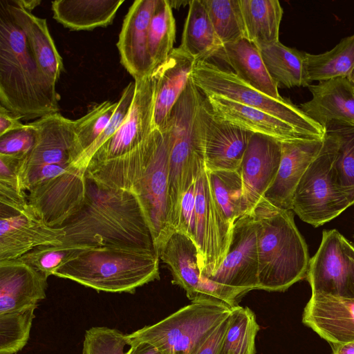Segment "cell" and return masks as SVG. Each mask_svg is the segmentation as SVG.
Returning a JSON list of instances; mask_svg holds the SVG:
<instances>
[{
  "label": "cell",
  "instance_id": "1",
  "mask_svg": "<svg viewBox=\"0 0 354 354\" xmlns=\"http://www.w3.org/2000/svg\"><path fill=\"white\" fill-rule=\"evenodd\" d=\"M171 124L155 129L129 151L94 164L86 178L97 185L132 192L145 214L154 245L159 248L175 231L171 225L169 193Z\"/></svg>",
  "mask_w": 354,
  "mask_h": 354
},
{
  "label": "cell",
  "instance_id": "2",
  "mask_svg": "<svg viewBox=\"0 0 354 354\" xmlns=\"http://www.w3.org/2000/svg\"><path fill=\"white\" fill-rule=\"evenodd\" d=\"M87 180L80 209L64 225V243L86 248H124L157 251L145 214L131 192Z\"/></svg>",
  "mask_w": 354,
  "mask_h": 354
},
{
  "label": "cell",
  "instance_id": "3",
  "mask_svg": "<svg viewBox=\"0 0 354 354\" xmlns=\"http://www.w3.org/2000/svg\"><path fill=\"white\" fill-rule=\"evenodd\" d=\"M60 95L0 0V105L20 120L59 113Z\"/></svg>",
  "mask_w": 354,
  "mask_h": 354
},
{
  "label": "cell",
  "instance_id": "4",
  "mask_svg": "<svg viewBox=\"0 0 354 354\" xmlns=\"http://www.w3.org/2000/svg\"><path fill=\"white\" fill-rule=\"evenodd\" d=\"M257 225L259 289L283 292L306 278L310 257L292 210L264 198L252 212Z\"/></svg>",
  "mask_w": 354,
  "mask_h": 354
},
{
  "label": "cell",
  "instance_id": "5",
  "mask_svg": "<svg viewBox=\"0 0 354 354\" xmlns=\"http://www.w3.org/2000/svg\"><path fill=\"white\" fill-rule=\"evenodd\" d=\"M156 251L95 248L82 250L53 274L97 292L135 293L136 289L160 279Z\"/></svg>",
  "mask_w": 354,
  "mask_h": 354
},
{
  "label": "cell",
  "instance_id": "6",
  "mask_svg": "<svg viewBox=\"0 0 354 354\" xmlns=\"http://www.w3.org/2000/svg\"><path fill=\"white\" fill-rule=\"evenodd\" d=\"M203 97V93L189 77L169 119V193L174 230L183 195L205 166L203 129L200 116Z\"/></svg>",
  "mask_w": 354,
  "mask_h": 354
},
{
  "label": "cell",
  "instance_id": "7",
  "mask_svg": "<svg viewBox=\"0 0 354 354\" xmlns=\"http://www.w3.org/2000/svg\"><path fill=\"white\" fill-rule=\"evenodd\" d=\"M190 77L204 95H215L265 111L293 126L311 140H322L324 128L289 99L271 97L252 87L234 72L209 62H197Z\"/></svg>",
  "mask_w": 354,
  "mask_h": 354
},
{
  "label": "cell",
  "instance_id": "8",
  "mask_svg": "<svg viewBox=\"0 0 354 354\" xmlns=\"http://www.w3.org/2000/svg\"><path fill=\"white\" fill-rule=\"evenodd\" d=\"M232 309L212 303L192 302L128 336L131 340L153 345L163 354H195Z\"/></svg>",
  "mask_w": 354,
  "mask_h": 354
},
{
  "label": "cell",
  "instance_id": "9",
  "mask_svg": "<svg viewBox=\"0 0 354 354\" xmlns=\"http://www.w3.org/2000/svg\"><path fill=\"white\" fill-rule=\"evenodd\" d=\"M325 131L323 146L299 180L292 203V211L314 227L333 220L351 206L333 175L336 138Z\"/></svg>",
  "mask_w": 354,
  "mask_h": 354
},
{
  "label": "cell",
  "instance_id": "10",
  "mask_svg": "<svg viewBox=\"0 0 354 354\" xmlns=\"http://www.w3.org/2000/svg\"><path fill=\"white\" fill-rule=\"evenodd\" d=\"M306 279L311 296L354 299V246L337 230L323 231Z\"/></svg>",
  "mask_w": 354,
  "mask_h": 354
},
{
  "label": "cell",
  "instance_id": "11",
  "mask_svg": "<svg viewBox=\"0 0 354 354\" xmlns=\"http://www.w3.org/2000/svg\"><path fill=\"white\" fill-rule=\"evenodd\" d=\"M232 231L233 227L214 199L205 165L195 183V244L203 276L210 277L222 263L229 249Z\"/></svg>",
  "mask_w": 354,
  "mask_h": 354
},
{
  "label": "cell",
  "instance_id": "12",
  "mask_svg": "<svg viewBox=\"0 0 354 354\" xmlns=\"http://www.w3.org/2000/svg\"><path fill=\"white\" fill-rule=\"evenodd\" d=\"M64 236V226L47 225L28 201L0 204V261L19 259L37 247L62 244Z\"/></svg>",
  "mask_w": 354,
  "mask_h": 354
},
{
  "label": "cell",
  "instance_id": "13",
  "mask_svg": "<svg viewBox=\"0 0 354 354\" xmlns=\"http://www.w3.org/2000/svg\"><path fill=\"white\" fill-rule=\"evenodd\" d=\"M209 279L246 291L259 289L257 225L252 214H245L234 223L227 253Z\"/></svg>",
  "mask_w": 354,
  "mask_h": 354
},
{
  "label": "cell",
  "instance_id": "14",
  "mask_svg": "<svg viewBox=\"0 0 354 354\" xmlns=\"http://www.w3.org/2000/svg\"><path fill=\"white\" fill-rule=\"evenodd\" d=\"M86 187L85 173L72 167L30 189L27 200L47 225L61 227L82 207Z\"/></svg>",
  "mask_w": 354,
  "mask_h": 354
},
{
  "label": "cell",
  "instance_id": "15",
  "mask_svg": "<svg viewBox=\"0 0 354 354\" xmlns=\"http://www.w3.org/2000/svg\"><path fill=\"white\" fill-rule=\"evenodd\" d=\"M200 116L206 169L208 171H238L254 133L218 118L204 94L200 106Z\"/></svg>",
  "mask_w": 354,
  "mask_h": 354
},
{
  "label": "cell",
  "instance_id": "16",
  "mask_svg": "<svg viewBox=\"0 0 354 354\" xmlns=\"http://www.w3.org/2000/svg\"><path fill=\"white\" fill-rule=\"evenodd\" d=\"M134 82L136 90L128 115L115 134L97 149L88 165L114 158L129 151L154 129L153 77L151 75Z\"/></svg>",
  "mask_w": 354,
  "mask_h": 354
},
{
  "label": "cell",
  "instance_id": "17",
  "mask_svg": "<svg viewBox=\"0 0 354 354\" xmlns=\"http://www.w3.org/2000/svg\"><path fill=\"white\" fill-rule=\"evenodd\" d=\"M281 142L254 133L239 169L246 214L254 209L274 183L280 165Z\"/></svg>",
  "mask_w": 354,
  "mask_h": 354
},
{
  "label": "cell",
  "instance_id": "18",
  "mask_svg": "<svg viewBox=\"0 0 354 354\" xmlns=\"http://www.w3.org/2000/svg\"><path fill=\"white\" fill-rule=\"evenodd\" d=\"M159 0H136L125 15L117 47L120 62L134 78L141 80L153 73L148 54V30Z\"/></svg>",
  "mask_w": 354,
  "mask_h": 354
},
{
  "label": "cell",
  "instance_id": "19",
  "mask_svg": "<svg viewBox=\"0 0 354 354\" xmlns=\"http://www.w3.org/2000/svg\"><path fill=\"white\" fill-rule=\"evenodd\" d=\"M30 123L35 128L37 136L33 147L22 161V174L44 166H71L74 120L55 113Z\"/></svg>",
  "mask_w": 354,
  "mask_h": 354
},
{
  "label": "cell",
  "instance_id": "20",
  "mask_svg": "<svg viewBox=\"0 0 354 354\" xmlns=\"http://www.w3.org/2000/svg\"><path fill=\"white\" fill-rule=\"evenodd\" d=\"M47 279L19 259L0 261V314L38 306L46 298Z\"/></svg>",
  "mask_w": 354,
  "mask_h": 354
},
{
  "label": "cell",
  "instance_id": "21",
  "mask_svg": "<svg viewBox=\"0 0 354 354\" xmlns=\"http://www.w3.org/2000/svg\"><path fill=\"white\" fill-rule=\"evenodd\" d=\"M322 140L281 142V156L276 178L264 196L274 206L292 210V198L301 176L319 154Z\"/></svg>",
  "mask_w": 354,
  "mask_h": 354
},
{
  "label": "cell",
  "instance_id": "22",
  "mask_svg": "<svg viewBox=\"0 0 354 354\" xmlns=\"http://www.w3.org/2000/svg\"><path fill=\"white\" fill-rule=\"evenodd\" d=\"M303 323L330 345L354 341V299L311 296Z\"/></svg>",
  "mask_w": 354,
  "mask_h": 354
},
{
  "label": "cell",
  "instance_id": "23",
  "mask_svg": "<svg viewBox=\"0 0 354 354\" xmlns=\"http://www.w3.org/2000/svg\"><path fill=\"white\" fill-rule=\"evenodd\" d=\"M205 96L218 118L240 128L280 142L311 140L293 126L265 111L219 95Z\"/></svg>",
  "mask_w": 354,
  "mask_h": 354
},
{
  "label": "cell",
  "instance_id": "24",
  "mask_svg": "<svg viewBox=\"0 0 354 354\" xmlns=\"http://www.w3.org/2000/svg\"><path fill=\"white\" fill-rule=\"evenodd\" d=\"M195 59L179 46L152 75L155 84L153 129H162L168 123L172 109L185 90Z\"/></svg>",
  "mask_w": 354,
  "mask_h": 354
},
{
  "label": "cell",
  "instance_id": "25",
  "mask_svg": "<svg viewBox=\"0 0 354 354\" xmlns=\"http://www.w3.org/2000/svg\"><path fill=\"white\" fill-rule=\"evenodd\" d=\"M307 88L312 98L299 106L306 115L324 128L335 122L354 125V91L347 77L318 82Z\"/></svg>",
  "mask_w": 354,
  "mask_h": 354
},
{
  "label": "cell",
  "instance_id": "26",
  "mask_svg": "<svg viewBox=\"0 0 354 354\" xmlns=\"http://www.w3.org/2000/svg\"><path fill=\"white\" fill-rule=\"evenodd\" d=\"M3 2L15 23L25 35L41 70L56 85L63 72L64 64L46 19L35 16L23 8L17 0H3Z\"/></svg>",
  "mask_w": 354,
  "mask_h": 354
},
{
  "label": "cell",
  "instance_id": "27",
  "mask_svg": "<svg viewBox=\"0 0 354 354\" xmlns=\"http://www.w3.org/2000/svg\"><path fill=\"white\" fill-rule=\"evenodd\" d=\"M214 57L225 61L241 80L252 87L271 97H282L266 69L260 48L247 38L224 44Z\"/></svg>",
  "mask_w": 354,
  "mask_h": 354
},
{
  "label": "cell",
  "instance_id": "28",
  "mask_svg": "<svg viewBox=\"0 0 354 354\" xmlns=\"http://www.w3.org/2000/svg\"><path fill=\"white\" fill-rule=\"evenodd\" d=\"M158 254L169 267L172 283L183 288L192 302L202 278L198 250L194 241L178 231H174L159 248Z\"/></svg>",
  "mask_w": 354,
  "mask_h": 354
},
{
  "label": "cell",
  "instance_id": "29",
  "mask_svg": "<svg viewBox=\"0 0 354 354\" xmlns=\"http://www.w3.org/2000/svg\"><path fill=\"white\" fill-rule=\"evenodd\" d=\"M124 0H55L53 18L73 30H91L112 24Z\"/></svg>",
  "mask_w": 354,
  "mask_h": 354
},
{
  "label": "cell",
  "instance_id": "30",
  "mask_svg": "<svg viewBox=\"0 0 354 354\" xmlns=\"http://www.w3.org/2000/svg\"><path fill=\"white\" fill-rule=\"evenodd\" d=\"M223 45L201 0H191L179 47L197 63L214 57Z\"/></svg>",
  "mask_w": 354,
  "mask_h": 354
},
{
  "label": "cell",
  "instance_id": "31",
  "mask_svg": "<svg viewBox=\"0 0 354 354\" xmlns=\"http://www.w3.org/2000/svg\"><path fill=\"white\" fill-rule=\"evenodd\" d=\"M246 38L259 48L279 41L283 8L277 0H239Z\"/></svg>",
  "mask_w": 354,
  "mask_h": 354
},
{
  "label": "cell",
  "instance_id": "32",
  "mask_svg": "<svg viewBox=\"0 0 354 354\" xmlns=\"http://www.w3.org/2000/svg\"><path fill=\"white\" fill-rule=\"evenodd\" d=\"M266 69L278 88L308 87L306 53L287 47L279 41L260 48Z\"/></svg>",
  "mask_w": 354,
  "mask_h": 354
},
{
  "label": "cell",
  "instance_id": "33",
  "mask_svg": "<svg viewBox=\"0 0 354 354\" xmlns=\"http://www.w3.org/2000/svg\"><path fill=\"white\" fill-rule=\"evenodd\" d=\"M305 64L310 82L347 77L354 68V34L343 38L325 53L317 55L306 53Z\"/></svg>",
  "mask_w": 354,
  "mask_h": 354
},
{
  "label": "cell",
  "instance_id": "34",
  "mask_svg": "<svg viewBox=\"0 0 354 354\" xmlns=\"http://www.w3.org/2000/svg\"><path fill=\"white\" fill-rule=\"evenodd\" d=\"M324 129L336 138L337 146L333 165V175L352 205L354 204V125L335 122L326 125Z\"/></svg>",
  "mask_w": 354,
  "mask_h": 354
},
{
  "label": "cell",
  "instance_id": "35",
  "mask_svg": "<svg viewBox=\"0 0 354 354\" xmlns=\"http://www.w3.org/2000/svg\"><path fill=\"white\" fill-rule=\"evenodd\" d=\"M176 22L167 0H159L148 30V54L153 73L167 60L174 50Z\"/></svg>",
  "mask_w": 354,
  "mask_h": 354
},
{
  "label": "cell",
  "instance_id": "36",
  "mask_svg": "<svg viewBox=\"0 0 354 354\" xmlns=\"http://www.w3.org/2000/svg\"><path fill=\"white\" fill-rule=\"evenodd\" d=\"M207 172L214 199L225 219L234 227L236 220L246 214L240 172L239 170H207Z\"/></svg>",
  "mask_w": 354,
  "mask_h": 354
},
{
  "label": "cell",
  "instance_id": "37",
  "mask_svg": "<svg viewBox=\"0 0 354 354\" xmlns=\"http://www.w3.org/2000/svg\"><path fill=\"white\" fill-rule=\"evenodd\" d=\"M259 330L256 315L248 307L232 309L221 354H255V339Z\"/></svg>",
  "mask_w": 354,
  "mask_h": 354
},
{
  "label": "cell",
  "instance_id": "38",
  "mask_svg": "<svg viewBox=\"0 0 354 354\" xmlns=\"http://www.w3.org/2000/svg\"><path fill=\"white\" fill-rule=\"evenodd\" d=\"M118 102L104 101L74 120L72 165L96 141L114 115ZM71 165V166H72Z\"/></svg>",
  "mask_w": 354,
  "mask_h": 354
},
{
  "label": "cell",
  "instance_id": "39",
  "mask_svg": "<svg viewBox=\"0 0 354 354\" xmlns=\"http://www.w3.org/2000/svg\"><path fill=\"white\" fill-rule=\"evenodd\" d=\"M201 1L223 44L246 38L239 0H201Z\"/></svg>",
  "mask_w": 354,
  "mask_h": 354
},
{
  "label": "cell",
  "instance_id": "40",
  "mask_svg": "<svg viewBox=\"0 0 354 354\" xmlns=\"http://www.w3.org/2000/svg\"><path fill=\"white\" fill-rule=\"evenodd\" d=\"M37 307L0 314V354H15L26 346Z\"/></svg>",
  "mask_w": 354,
  "mask_h": 354
},
{
  "label": "cell",
  "instance_id": "41",
  "mask_svg": "<svg viewBox=\"0 0 354 354\" xmlns=\"http://www.w3.org/2000/svg\"><path fill=\"white\" fill-rule=\"evenodd\" d=\"M82 245L64 243L37 247L19 258L47 278L82 250Z\"/></svg>",
  "mask_w": 354,
  "mask_h": 354
},
{
  "label": "cell",
  "instance_id": "42",
  "mask_svg": "<svg viewBox=\"0 0 354 354\" xmlns=\"http://www.w3.org/2000/svg\"><path fill=\"white\" fill-rule=\"evenodd\" d=\"M136 90L135 82H131L124 88L118 101V106L109 124L102 133L73 165L72 167L86 173L90 160L97 149L109 140L124 122L130 111Z\"/></svg>",
  "mask_w": 354,
  "mask_h": 354
},
{
  "label": "cell",
  "instance_id": "43",
  "mask_svg": "<svg viewBox=\"0 0 354 354\" xmlns=\"http://www.w3.org/2000/svg\"><path fill=\"white\" fill-rule=\"evenodd\" d=\"M128 334L106 326H94L84 335L82 354H126Z\"/></svg>",
  "mask_w": 354,
  "mask_h": 354
},
{
  "label": "cell",
  "instance_id": "44",
  "mask_svg": "<svg viewBox=\"0 0 354 354\" xmlns=\"http://www.w3.org/2000/svg\"><path fill=\"white\" fill-rule=\"evenodd\" d=\"M37 132L31 123L0 136V154L25 158L34 146Z\"/></svg>",
  "mask_w": 354,
  "mask_h": 354
},
{
  "label": "cell",
  "instance_id": "45",
  "mask_svg": "<svg viewBox=\"0 0 354 354\" xmlns=\"http://www.w3.org/2000/svg\"><path fill=\"white\" fill-rule=\"evenodd\" d=\"M195 183L196 180L190 185V187L183 195L180 205L178 218L175 227V231H178L185 234L191 239H192L194 243Z\"/></svg>",
  "mask_w": 354,
  "mask_h": 354
},
{
  "label": "cell",
  "instance_id": "46",
  "mask_svg": "<svg viewBox=\"0 0 354 354\" xmlns=\"http://www.w3.org/2000/svg\"><path fill=\"white\" fill-rule=\"evenodd\" d=\"M230 315L211 333L195 354H221L223 341L229 324Z\"/></svg>",
  "mask_w": 354,
  "mask_h": 354
},
{
  "label": "cell",
  "instance_id": "47",
  "mask_svg": "<svg viewBox=\"0 0 354 354\" xmlns=\"http://www.w3.org/2000/svg\"><path fill=\"white\" fill-rule=\"evenodd\" d=\"M26 127L20 119L0 105V136Z\"/></svg>",
  "mask_w": 354,
  "mask_h": 354
},
{
  "label": "cell",
  "instance_id": "48",
  "mask_svg": "<svg viewBox=\"0 0 354 354\" xmlns=\"http://www.w3.org/2000/svg\"><path fill=\"white\" fill-rule=\"evenodd\" d=\"M126 354H163L153 345L144 342L130 339V346Z\"/></svg>",
  "mask_w": 354,
  "mask_h": 354
},
{
  "label": "cell",
  "instance_id": "49",
  "mask_svg": "<svg viewBox=\"0 0 354 354\" xmlns=\"http://www.w3.org/2000/svg\"><path fill=\"white\" fill-rule=\"evenodd\" d=\"M332 348L331 354H354V341L343 343L330 344Z\"/></svg>",
  "mask_w": 354,
  "mask_h": 354
},
{
  "label": "cell",
  "instance_id": "50",
  "mask_svg": "<svg viewBox=\"0 0 354 354\" xmlns=\"http://www.w3.org/2000/svg\"><path fill=\"white\" fill-rule=\"evenodd\" d=\"M17 2L25 10L32 12V10L38 6L41 1L40 0H17Z\"/></svg>",
  "mask_w": 354,
  "mask_h": 354
},
{
  "label": "cell",
  "instance_id": "51",
  "mask_svg": "<svg viewBox=\"0 0 354 354\" xmlns=\"http://www.w3.org/2000/svg\"><path fill=\"white\" fill-rule=\"evenodd\" d=\"M169 6L171 8H178L182 6H185L186 3H189L190 1H169L167 0Z\"/></svg>",
  "mask_w": 354,
  "mask_h": 354
},
{
  "label": "cell",
  "instance_id": "52",
  "mask_svg": "<svg viewBox=\"0 0 354 354\" xmlns=\"http://www.w3.org/2000/svg\"><path fill=\"white\" fill-rule=\"evenodd\" d=\"M347 78H348V80L351 85V87L354 91V68L352 70V71L348 75Z\"/></svg>",
  "mask_w": 354,
  "mask_h": 354
}]
</instances>
